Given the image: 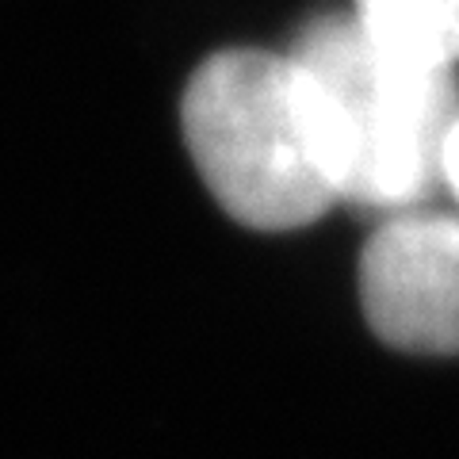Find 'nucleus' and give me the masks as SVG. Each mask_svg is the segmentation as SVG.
I'll list each match as a JSON object with an SVG mask.
<instances>
[{"label": "nucleus", "mask_w": 459, "mask_h": 459, "mask_svg": "<svg viewBox=\"0 0 459 459\" xmlns=\"http://www.w3.org/2000/svg\"><path fill=\"white\" fill-rule=\"evenodd\" d=\"M337 177L341 204L418 211L440 188L444 142L459 115L452 69L379 50L352 16H318L291 47Z\"/></svg>", "instance_id": "obj_1"}, {"label": "nucleus", "mask_w": 459, "mask_h": 459, "mask_svg": "<svg viewBox=\"0 0 459 459\" xmlns=\"http://www.w3.org/2000/svg\"><path fill=\"white\" fill-rule=\"evenodd\" d=\"M184 138L211 195L253 230H299L341 204L291 54L207 57L184 92Z\"/></svg>", "instance_id": "obj_2"}, {"label": "nucleus", "mask_w": 459, "mask_h": 459, "mask_svg": "<svg viewBox=\"0 0 459 459\" xmlns=\"http://www.w3.org/2000/svg\"><path fill=\"white\" fill-rule=\"evenodd\" d=\"M360 299L386 344L459 356V214L418 207L383 219L360 256Z\"/></svg>", "instance_id": "obj_3"}, {"label": "nucleus", "mask_w": 459, "mask_h": 459, "mask_svg": "<svg viewBox=\"0 0 459 459\" xmlns=\"http://www.w3.org/2000/svg\"><path fill=\"white\" fill-rule=\"evenodd\" d=\"M352 20L402 62L433 69L459 62V0H356Z\"/></svg>", "instance_id": "obj_4"}, {"label": "nucleus", "mask_w": 459, "mask_h": 459, "mask_svg": "<svg viewBox=\"0 0 459 459\" xmlns=\"http://www.w3.org/2000/svg\"><path fill=\"white\" fill-rule=\"evenodd\" d=\"M440 188H448L452 199L459 204V115L448 131V142H444V157H440Z\"/></svg>", "instance_id": "obj_5"}]
</instances>
